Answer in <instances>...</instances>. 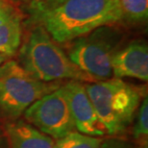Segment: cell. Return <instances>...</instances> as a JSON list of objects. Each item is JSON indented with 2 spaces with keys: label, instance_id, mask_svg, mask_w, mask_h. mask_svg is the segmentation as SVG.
<instances>
[{
  "label": "cell",
  "instance_id": "8992f818",
  "mask_svg": "<svg viewBox=\"0 0 148 148\" xmlns=\"http://www.w3.org/2000/svg\"><path fill=\"white\" fill-rule=\"evenodd\" d=\"M23 114L28 123L55 140L76 130L63 85L35 101Z\"/></svg>",
  "mask_w": 148,
  "mask_h": 148
},
{
  "label": "cell",
  "instance_id": "9c48e42d",
  "mask_svg": "<svg viewBox=\"0 0 148 148\" xmlns=\"http://www.w3.org/2000/svg\"><path fill=\"white\" fill-rule=\"evenodd\" d=\"M4 130L10 148H54V138L40 132L26 120L8 123Z\"/></svg>",
  "mask_w": 148,
  "mask_h": 148
},
{
  "label": "cell",
  "instance_id": "9a60e30c",
  "mask_svg": "<svg viewBox=\"0 0 148 148\" xmlns=\"http://www.w3.org/2000/svg\"><path fill=\"white\" fill-rule=\"evenodd\" d=\"M17 64H18L14 61H7V62H5L4 64H2L1 66H0V77L4 76L6 74H8L9 72H11Z\"/></svg>",
  "mask_w": 148,
  "mask_h": 148
},
{
  "label": "cell",
  "instance_id": "e0dca14e",
  "mask_svg": "<svg viewBox=\"0 0 148 148\" xmlns=\"http://www.w3.org/2000/svg\"><path fill=\"white\" fill-rule=\"evenodd\" d=\"M63 1H64V0H47V2H48L49 4L52 6V7H55V6L59 5L60 3H62Z\"/></svg>",
  "mask_w": 148,
  "mask_h": 148
},
{
  "label": "cell",
  "instance_id": "3957f363",
  "mask_svg": "<svg viewBox=\"0 0 148 148\" xmlns=\"http://www.w3.org/2000/svg\"><path fill=\"white\" fill-rule=\"evenodd\" d=\"M106 134L120 135L131 125L141 101L146 96L145 88L119 78L85 84Z\"/></svg>",
  "mask_w": 148,
  "mask_h": 148
},
{
  "label": "cell",
  "instance_id": "2e32d148",
  "mask_svg": "<svg viewBox=\"0 0 148 148\" xmlns=\"http://www.w3.org/2000/svg\"><path fill=\"white\" fill-rule=\"evenodd\" d=\"M0 148H10L6 132L1 127H0Z\"/></svg>",
  "mask_w": 148,
  "mask_h": 148
},
{
  "label": "cell",
  "instance_id": "5bb4252c",
  "mask_svg": "<svg viewBox=\"0 0 148 148\" xmlns=\"http://www.w3.org/2000/svg\"><path fill=\"white\" fill-rule=\"evenodd\" d=\"M102 148H144L140 146H134L132 143L120 140H108L102 143Z\"/></svg>",
  "mask_w": 148,
  "mask_h": 148
},
{
  "label": "cell",
  "instance_id": "5b68a950",
  "mask_svg": "<svg viewBox=\"0 0 148 148\" xmlns=\"http://www.w3.org/2000/svg\"><path fill=\"white\" fill-rule=\"evenodd\" d=\"M62 86L61 82H41L27 75L19 64L0 77V114L16 119L29 106Z\"/></svg>",
  "mask_w": 148,
  "mask_h": 148
},
{
  "label": "cell",
  "instance_id": "8fae6325",
  "mask_svg": "<svg viewBox=\"0 0 148 148\" xmlns=\"http://www.w3.org/2000/svg\"><path fill=\"white\" fill-rule=\"evenodd\" d=\"M102 138L75 131L56 140L54 148H102Z\"/></svg>",
  "mask_w": 148,
  "mask_h": 148
},
{
  "label": "cell",
  "instance_id": "7c38bea8",
  "mask_svg": "<svg viewBox=\"0 0 148 148\" xmlns=\"http://www.w3.org/2000/svg\"><path fill=\"white\" fill-rule=\"evenodd\" d=\"M123 20L144 22L148 17V0H118Z\"/></svg>",
  "mask_w": 148,
  "mask_h": 148
},
{
  "label": "cell",
  "instance_id": "30bf717a",
  "mask_svg": "<svg viewBox=\"0 0 148 148\" xmlns=\"http://www.w3.org/2000/svg\"><path fill=\"white\" fill-rule=\"evenodd\" d=\"M22 27L19 16L11 9L0 5V54L8 57L18 51Z\"/></svg>",
  "mask_w": 148,
  "mask_h": 148
},
{
  "label": "cell",
  "instance_id": "52a82bcc",
  "mask_svg": "<svg viewBox=\"0 0 148 148\" xmlns=\"http://www.w3.org/2000/svg\"><path fill=\"white\" fill-rule=\"evenodd\" d=\"M71 112L76 130L90 137H101L106 134L92 103L86 91L85 83L69 80L63 85Z\"/></svg>",
  "mask_w": 148,
  "mask_h": 148
},
{
  "label": "cell",
  "instance_id": "d6986e66",
  "mask_svg": "<svg viewBox=\"0 0 148 148\" xmlns=\"http://www.w3.org/2000/svg\"><path fill=\"white\" fill-rule=\"evenodd\" d=\"M11 1H14V2H19V1H28V0H11Z\"/></svg>",
  "mask_w": 148,
  "mask_h": 148
},
{
  "label": "cell",
  "instance_id": "277c9868",
  "mask_svg": "<svg viewBox=\"0 0 148 148\" xmlns=\"http://www.w3.org/2000/svg\"><path fill=\"white\" fill-rule=\"evenodd\" d=\"M122 33L112 25L102 26L74 40L69 57L93 82L112 78V59L119 49Z\"/></svg>",
  "mask_w": 148,
  "mask_h": 148
},
{
  "label": "cell",
  "instance_id": "4fadbf2b",
  "mask_svg": "<svg viewBox=\"0 0 148 148\" xmlns=\"http://www.w3.org/2000/svg\"><path fill=\"white\" fill-rule=\"evenodd\" d=\"M134 126V140L138 146L147 148L148 143V101L145 96L141 101L136 114Z\"/></svg>",
  "mask_w": 148,
  "mask_h": 148
},
{
  "label": "cell",
  "instance_id": "6da1fadb",
  "mask_svg": "<svg viewBox=\"0 0 148 148\" xmlns=\"http://www.w3.org/2000/svg\"><path fill=\"white\" fill-rule=\"evenodd\" d=\"M122 20L118 0H64L41 13V26L58 43Z\"/></svg>",
  "mask_w": 148,
  "mask_h": 148
},
{
  "label": "cell",
  "instance_id": "ac0fdd59",
  "mask_svg": "<svg viewBox=\"0 0 148 148\" xmlns=\"http://www.w3.org/2000/svg\"><path fill=\"white\" fill-rule=\"evenodd\" d=\"M9 61V57L6 55H3V54H0V66H1L2 64H4L5 62Z\"/></svg>",
  "mask_w": 148,
  "mask_h": 148
},
{
  "label": "cell",
  "instance_id": "7a4b0ae2",
  "mask_svg": "<svg viewBox=\"0 0 148 148\" xmlns=\"http://www.w3.org/2000/svg\"><path fill=\"white\" fill-rule=\"evenodd\" d=\"M18 61L17 64L27 75L41 82L64 79L93 82L70 60L41 25L31 32L20 47Z\"/></svg>",
  "mask_w": 148,
  "mask_h": 148
},
{
  "label": "cell",
  "instance_id": "ba28073f",
  "mask_svg": "<svg viewBox=\"0 0 148 148\" xmlns=\"http://www.w3.org/2000/svg\"><path fill=\"white\" fill-rule=\"evenodd\" d=\"M112 77L148 80V47L146 42L134 40L119 48L112 59Z\"/></svg>",
  "mask_w": 148,
  "mask_h": 148
}]
</instances>
